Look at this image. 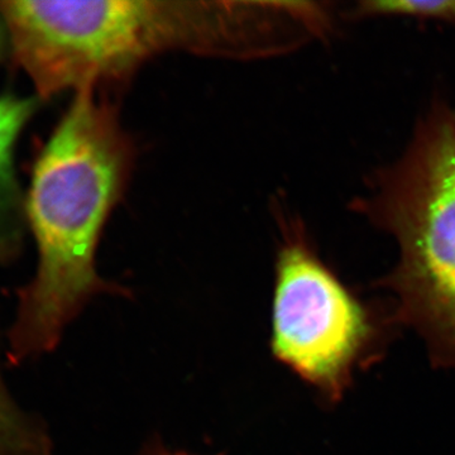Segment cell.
Returning a JSON list of instances; mask_svg holds the SVG:
<instances>
[{"mask_svg":"<svg viewBox=\"0 0 455 455\" xmlns=\"http://www.w3.org/2000/svg\"><path fill=\"white\" fill-rule=\"evenodd\" d=\"M140 455H196L187 453L184 451H176V449H171L164 444V440L161 439L160 435L151 436L142 449H140ZM224 455V454H218Z\"/></svg>","mask_w":455,"mask_h":455,"instance_id":"obj_8","label":"cell"},{"mask_svg":"<svg viewBox=\"0 0 455 455\" xmlns=\"http://www.w3.org/2000/svg\"><path fill=\"white\" fill-rule=\"evenodd\" d=\"M35 110L33 99L0 97V259H11L20 245L22 200L14 170V147Z\"/></svg>","mask_w":455,"mask_h":455,"instance_id":"obj_5","label":"cell"},{"mask_svg":"<svg viewBox=\"0 0 455 455\" xmlns=\"http://www.w3.org/2000/svg\"><path fill=\"white\" fill-rule=\"evenodd\" d=\"M7 31H5L4 22L3 18L0 16V59H2L3 53H4L5 46H7Z\"/></svg>","mask_w":455,"mask_h":455,"instance_id":"obj_9","label":"cell"},{"mask_svg":"<svg viewBox=\"0 0 455 455\" xmlns=\"http://www.w3.org/2000/svg\"><path fill=\"white\" fill-rule=\"evenodd\" d=\"M349 17H410L455 26V0H370L350 9Z\"/></svg>","mask_w":455,"mask_h":455,"instance_id":"obj_7","label":"cell"},{"mask_svg":"<svg viewBox=\"0 0 455 455\" xmlns=\"http://www.w3.org/2000/svg\"><path fill=\"white\" fill-rule=\"evenodd\" d=\"M367 188L350 206L396 241L397 265L376 283L394 293L392 320L423 337L434 366L455 368V109L434 101Z\"/></svg>","mask_w":455,"mask_h":455,"instance_id":"obj_3","label":"cell"},{"mask_svg":"<svg viewBox=\"0 0 455 455\" xmlns=\"http://www.w3.org/2000/svg\"><path fill=\"white\" fill-rule=\"evenodd\" d=\"M136 158V143L104 90L86 86L75 92L33 164L26 214L38 265L31 283L17 290L9 364L55 350L66 328L98 296H133L99 275L97 254Z\"/></svg>","mask_w":455,"mask_h":455,"instance_id":"obj_1","label":"cell"},{"mask_svg":"<svg viewBox=\"0 0 455 455\" xmlns=\"http://www.w3.org/2000/svg\"><path fill=\"white\" fill-rule=\"evenodd\" d=\"M0 455H53L52 440L40 416L20 409L0 371Z\"/></svg>","mask_w":455,"mask_h":455,"instance_id":"obj_6","label":"cell"},{"mask_svg":"<svg viewBox=\"0 0 455 455\" xmlns=\"http://www.w3.org/2000/svg\"><path fill=\"white\" fill-rule=\"evenodd\" d=\"M275 260L272 355L329 405L339 403L355 373L382 353L394 325L350 291L320 259L301 223L283 221Z\"/></svg>","mask_w":455,"mask_h":455,"instance_id":"obj_4","label":"cell"},{"mask_svg":"<svg viewBox=\"0 0 455 455\" xmlns=\"http://www.w3.org/2000/svg\"><path fill=\"white\" fill-rule=\"evenodd\" d=\"M9 46L40 98L128 82L167 52L253 60L281 53L275 2L27 0L0 3Z\"/></svg>","mask_w":455,"mask_h":455,"instance_id":"obj_2","label":"cell"}]
</instances>
